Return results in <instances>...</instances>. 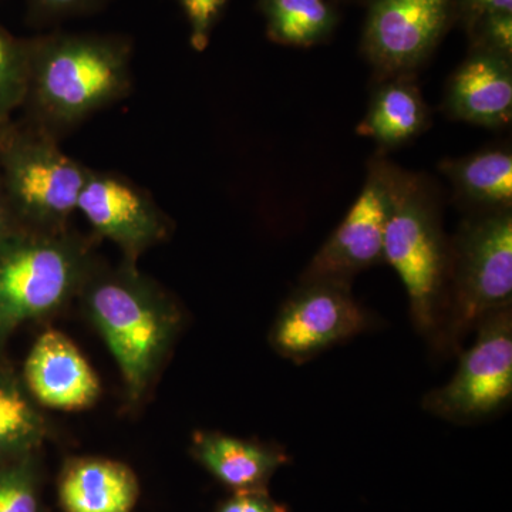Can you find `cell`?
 Segmentation results:
<instances>
[{
  "label": "cell",
  "mask_w": 512,
  "mask_h": 512,
  "mask_svg": "<svg viewBox=\"0 0 512 512\" xmlns=\"http://www.w3.org/2000/svg\"><path fill=\"white\" fill-rule=\"evenodd\" d=\"M77 299L119 366L127 404L138 406L183 329V311L124 259L116 268L97 262Z\"/></svg>",
  "instance_id": "cell-1"
},
{
  "label": "cell",
  "mask_w": 512,
  "mask_h": 512,
  "mask_svg": "<svg viewBox=\"0 0 512 512\" xmlns=\"http://www.w3.org/2000/svg\"><path fill=\"white\" fill-rule=\"evenodd\" d=\"M131 55L130 42L119 36L55 33L30 40L26 103L36 126L56 136L126 97Z\"/></svg>",
  "instance_id": "cell-2"
},
{
  "label": "cell",
  "mask_w": 512,
  "mask_h": 512,
  "mask_svg": "<svg viewBox=\"0 0 512 512\" xmlns=\"http://www.w3.org/2000/svg\"><path fill=\"white\" fill-rule=\"evenodd\" d=\"M96 264L93 242L70 228H16L0 239V350L20 326L66 308Z\"/></svg>",
  "instance_id": "cell-3"
},
{
  "label": "cell",
  "mask_w": 512,
  "mask_h": 512,
  "mask_svg": "<svg viewBox=\"0 0 512 512\" xmlns=\"http://www.w3.org/2000/svg\"><path fill=\"white\" fill-rule=\"evenodd\" d=\"M512 308V211L473 212L450 239L446 308L436 346L457 353L494 313Z\"/></svg>",
  "instance_id": "cell-4"
},
{
  "label": "cell",
  "mask_w": 512,
  "mask_h": 512,
  "mask_svg": "<svg viewBox=\"0 0 512 512\" xmlns=\"http://www.w3.org/2000/svg\"><path fill=\"white\" fill-rule=\"evenodd\" d=\"M450 238L433 185L403 171L384 234V264L402 279L413 325L436 343L446 308Z\"/></svg>",
  "instance_id": "cell-5"
},
{
  "label": "cell",
  "mask_w": 512,
  "mask_h": 512,
  "mask_svg": "<svg viewBox=\"0 0 512 512\" xmlns=\"http://www.w3.org/2000/svg\"><path fill=\"white\" fill-rule=\"evenodd\" d=\"M90 171L67 156L45 128H0V181L20 228H69Z\"/></svg>",
  "instance_id": "cell-6"
},
{
  "label": "cell",
  "mask_w": 512,
  "mask_h": 512,
  "mask_svg": "<svg viewBox=\"0 0 512 512\" xmlns=\"http://www.w3.org/2000/svg\"><path fill=\"white\" fill-rule=\"evenodd\" d=\"M456 373L423 397V409L454 424H474L507 409L512 399V308L477 326Z\"/></svg>",
  "instance_id": "cell-7"
},
{
  "label": "cell",
  "mask_w": 512,
  "mask_h": 512,
  "mask_svg": "<svg viewBox=\"0 0 512 512\" xmlns=\"http://www.w3.org/2000/svg\"><path fill=\"white\" fill-rule=\"evenodd\" d=\"M375 323L372 313L353 296L350 284L301 282L269 329L276 355L303 365L320 353L362 335Z\"/></svg>",
  "instance_id": "cell-8"
},
{
  "label": "cell",
  "mask_w": 512,
  "mask_h": 512,
  "mask_svg": "<svg viewBox=\"0 0 512 512\" xmlns=\"http://www.w3.org/2000/svg\"><path fill=\"white\" fill-rule=\"evenodd\" d=\"M403 171L382 156L372 158L355 204L306 266L301 282L352 284L360 272L384 264V234Z\"/></svg>",
  "instance_id": "cell-9"
},
{
  "label": "cell",
  "mask_w": 512,
  "mask_h": 512,
  "mask_svg": "<svg viewBox=\"0 0 512 512\" xmlns=\"http://www.w3.org/2000/svg\"><path fill=\"white\" fill-rule=\"evenodd\" d=\"M454 22V0H370L363 55L382 79L414 76Z\"/></svg>",
  "instance_id": "cell-10"
},
{
  "label": "cell",
  "mask_w": 512,
  "mask_h": 512,
  "mask_svg": "<svg viewBox=\"0 0 512 512\" xmlns=\"http://www.w3.org/2000/svg\"><path fill=\"white\" fill-rule=\"evenodd\" d=\"M77 211L97 237L113 242L131 264H137L144 252L161 244L171 231L170 221L148 192L121 175L104 171H90Z\"/></svg>",
  "instance_id": "cell-11"
},
{
  "label": "cell",
  "mask_w": 512,
  "mask_h": 512,
  "mask_svg": "<svg viewBox=\"0 0 512 512\" xmlns=\"http://www.w3.org/2000/svg\"><path fill=\"white\" fill-rule=\"evenodd\" d=\"M22 379L45 409L82 412L100 399L99 376L73 340L59 330H46L36 339Z\"/></svg>",
  "instance_id": "cell-12"
},
{
  "label": "cell",
  "mask_w": 512,
  "mask_h": 512,
  "mask_svg": "<svg viewBox=\"0 0 512 512\" xmlns=\"http://www.w3.org/2000/svg\"><path fill=\"white\" fill-rule=\"evenodd\" d=\"M444 106L457 120L500 128L512 117V59L471 49L448 80Z\"/></svg>",
  "instance_id": "cell-13"
},
{
  "label": "cell",
  "mask_w": 512,
  "mask_h": 512,
  "mask_svg": "<svg viewBox=\"0 0 512 512\" xmlns=\"http://www.w3.org/2000/svg\"><path fill=\"white\" fill-rule=\"evenodd\" d=\"M190 453L231 493L269 490L275 474L292 461L281 444L241 439L212 430L194 431Z\"/></svg>",
  "instance_id": "cell-14"
},
{
  "label": "cell",
  "mask_w": 512,
  "mask_h": 512,
  "mask_svg": "<svg viewBox=\"0 0 512 512\" xmlns=\"http://www.w3.org/2000/svg\"><path fill=\"white\" fill-rule=\"evenodd\" d=\"M63 512H131L140 498L133 468L101 457H74L64 463L57 480Z\"/></svg>",
  "instance_id": "cell-15"
},
{
  "label": "cell",
  "mask_w": 512,
  "mask_h": 512,
  "mask_svg": "<svg viewBox=\"0 0 512 512\" xmlns=\"http://www.w3.org/2000/svg\"><path fill=\"white\" fill-rule=\"evenodd\" d=\"M430 123V110L414 76L382 79L370 99L365 119L357 127L382 150H393L423 133Z\"/></svg>",
  "instance_id": "cell-16"
},
{
  "label": "cell",
  "mask_w": 512,
  "mask_h": 512,
  "mask_svg": "<svg viewBox=\"0 0 512 512\" xmlns=\"http://www.w3.org/2000/svg\"><path fill=\"white\" fill-rule=\"evenodd\" d=\"M441 171L453 184L458 201L471 211L512 210L510 148H487L473 156L444 161Z\"/></svg>",
  "instance_id": "cell-17"
},
{
  "label": "cell",
  "mask_w": 512,
  "mask_h": 512,
  "mask_svg": "<svg viewBox=\"0 0 512 512\" xmlns=\"http://www.w3.org/2000/svg\"><path fill=\"white\" fill-rule=\"evenodd\" d=\"M22 377L0 359V463L42 450L50 423Z\"/></svg>",
  "instance_id": "cell-18"
},
{
  "label": "cell",
  "mask_w": 512,
  "mask_h": 512,
  "mask_svg": "<svg viewBox=\"0 0 512 512\" xmlns=\"http://www.w3.org/2000/svg\"><path fill=\"white\" fill-rule=\"evenodd\" d=\"M266 35L279 45L311 47L335 32L339 13L330 0H258Z\"/></svg>",
  "instance_id": "cell-19"
},
{
  "label": "cell",
  "mask_w": 512,
  "mask_h": 512,
  "mask_svg": "<svg viewBox=\"0 0 512 512\" xmlns=\"http://www.w3.org/2000/svg\"><path fill=\"white\" fill-rule=\"evenodd\" d=\"M40 451L0 463V512H43Z\"/></svg>",
  "instance_id": "cell-20"
},
{
  "label": "cell",
  "mask_w": 512,
  "mask_h": 512,
  "mask_svg": "<svg viewBox=\"0 0 512 512\" xmlns=\"http://www.w3.org/2000/svg\"><path fill=\"white\" fill-rule=\"evenodd\" d=\"M30 40L18 39L0 28V128L28 99Z\"/></svg>",
  "instance_id": "cell-21"
},
{
  "label": "cell",
  "mask_w": 512,
  "mask_h": 512,
  "mask_svg": "<svg viewBox=\"0 0 512 512\" xmlns=\"http://www.w3.org/2000/svg\"><path fill=\"white\" fill-rule=\"evenodd\" d=\"M471 49L512 59V13L483 16L467 26Z\"/></svg>",
  "instance_id": "cell-22"
},
{
  "label": "cell",
  "mask_w": 512,
  "mask_h": 512,
  "mask_svg": "<svg viewBox=\"0 0 512 512\" xmlns=\"http://www.w3.org/2000/svg\"><path fill=\"white\" fill-rule=\"evenodd\" d=\"M190 29V43L197 52L207 49L229 0H177Z\"/></svg>",
  "instance_id": "cell-23"
},
{
  "label": "cell",
  "mask_w": 512,
  "mask_h": 512,
  "mask_svg": "<svg viewBox=\"0 0 512 512\" xmlns=\"http://www.w3.org/2000/svg\"><path fill=\"white\" fill-rule=\"evenodd\" d=\"M214 512H289V508L276 501L269 490L237 491L222 500Z\"/></svg>",
  "instance_id": "cell-24"
},
{
  "label": "cell",
  "mask_w": 512,
  "mask_h": 512,
  "mask_svg": "<svg viewBox=\"0 0 512 512\" xmlns=\"http://www.w3.org/2000/svg\"><path fill=\"white\" fill-rule=\"evenodd\" d=\"M40 15L49 19L70 18L94 12L106 0H32Z\"/></svg>",
  "instance_id": "cell-25"
},
{
  "label": "cell",
  "mask_w": 512,
  "mask_h": 512,
  "mask_svg": "<svg viewBox=\"0 0 512 512\" xmlns=\"http://www.w3.org/2000/svg\"><path fill=\"white\" fill-rule=\"evenodd\" d=\"M457 20L464 28L483 16L512 13V0H454Z\"/></svg>",
  "instance_id": "cell-26"
},
{
  "label": "cell",
  "mask_w": 512,
  "mask_h": 512,
  "mask_svg": "<svg viewBox=\"0 0 512 512\" xmlns=\"http://www.w3.org/2000/svg\"><path fill=\"white\" fill-rule=\"evenodd\" d=\"M20 228L12 211H10L8 200H6L5 191H3L2 181H0V239L6 237L10 232Z\"/></svg>",
  "instance_id": "cell-27"
},
{
  "label": "cell",
  "mask_w": 512,
  "mask_h": 512,
  "mask_svg": "<svg viewBox=\"0 0 512 512\" xmlns=\"http://www.w3.org/2000/svg\"><path fill=\"white\" fill-rule=\"evenodd\" d=\"M342 2H363V0H342Z\"/></svg>",
  "instance_id": "cell-28"
}]
</instances>
